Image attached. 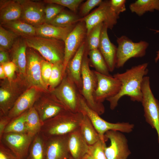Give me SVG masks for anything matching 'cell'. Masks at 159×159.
<instances>
[{
    "instance_id": "obj_1",
    "label": "cell",
    "mask_w": 159,
    "mask_h": 159,
    "mask_svg": "<svg viewBox=\"0 0 159 159\" xmlns=\"http://www.w3.org/2000/svg\"><path fill=\"white\" fill-rule=\"evenodd\" d=\"M148 63L133 66L122 73H117L113 76L121 82L118 93L106 100L110 103V109L113 110L118 105L119 100L124 96L129 97L131 101L141 102L142 93L141 86L144 77L147 74Z\"/></svg>"
},
{
    "instance_id": "obj_2",
    "label": "cell",
    "mask_w": 159,
    "mask_h": 159,
    "mask_svg": "<svg viewBox=\"0 0 159 159\" xmlns=\"http://www.w3.org/2000/svg\"><path fill=\"white\" fill-rule=\"evenodd\" d=\"M83 115L81 110L75 112L65 110L44 122L40 132L45 139L67 134L80 127Z\"/></svg>"
},
{
    "instance_id": "obj_3",
    "label": "cell",
    "mask_w": 159,
    "mask_h": 159,
    "mask_svg": "<svg viewBox=\"0 0 159 159\" xmlns=\"http://www.w3.org/2000/svg\"><path fill=\"white\" fill-rule=\"evenodd\" d=\"M24 38L28 47L38 51L46 61L53 64L63 63L64 53L63 41L37 36Z\"/></svg>"
},
{
    "instance_id": "obj_4",
    "label": "cell",
    "mask_w": 159,
    "mask_h": 159,
    "mask_svg": "<svg viewBox=\"0 0 159 159\" xmlns=\"http://www.w3.org/2000/svg\"><path fill=\"white\" fill-rule=\"evenodd\" d=\"M89 51L87 46L82 65V87L79 92L88 106L100 115L104 112L105 109L102 103L97 102L95 98L97 80L94 71H92L89 67L90 61L88 57Z\"/></svg>"
},
{
    "instance_id": "obj_5",
    "label": "cell",
    "mask_w": 159,
    "mask_h": 159,
    "mask_svg": "<svg viewBox=\"0 0 159 159\" xmlns=\"http://www.w3.org/2000/svg\"><path fill=\"white\" fill-rule=\"evenodd\" d=\"M79 99L80 110L83 111L89 118L102 141L105 142L106 139L105 134L109 130H116L127 133L132 131L134 124L127 122L112 123L107 122L101 118L99 115L88 106L80 93Z\"/></svg>"
},
{
    "instance_id": "obj_6",
    "label": "cell",
    "mask_w": 159,
    "mask_h": 159,
    "mask_svg": "<svg viewBox=\"0 0 159 159\" xmlns=\"http://www.w3.org/2000/svg\"><path fill=\"white\" fill-rule=\"evenodd\" d=\"M116 67H122L125 63L132 58H140L146 54L149 44L147 42L140 41L133 42L125 35L117 37Z\"/></svg>"
},
{
    "instance_id": "obj_7",
    "label": "cell",
    "mask_w": 159,
    "mask_h": 159,
    "mask_svg": "<svg viewBox=\"0 0 159 159\" xmlns=\"http://www.w3.org/2000/svg\"><path fill=\"white\" fill-rule=\"evenodd\" d=\"M143 108L146 122L156 130L159 143V102L153 95L150 86V78L145 76L141 86Z\"/></svg>"
},
{
    "instance_id": "obj_8",
    "label": "cell",
    "mask_w": 159,
    "mask_h": 159,
    "mask_svg": "<svg viewBox=\"0 0 159 159\" xmlns=\"http://www.w3.org/2000/svg\"><path fill=\"white\" fill-rule=\"evenodd\" d=\"M119 17L111 8L109 1L105 0L102 1L98 7L91 13L81 18L79 21L85 23L87 35L93 27L101 23L105 24L108 29H112Z\"/></svg>"
},
{
    "instance_id": "obj_9",
    "label": "cell",
    "mask_w": 159,
    "mask_h": 159,
    "mask_svg": "<svg viewBox=\"0 0 159 159\" xmlns=\"http://www.w3.org/2000/svg\"><path fill=\"white\" fill-rule=\"evenodd\" d=\"M74 83L66 73L59 85L52 90L53 95L69 110L74 112L80 111L79 95Z\"/></svg>"
},
{
    "instance_id": "obj_10",
    "label": "cell",
    "mask_w": 159,
    "mask_h": 159,
    "mask_svg": "<svg viewBox=\"0 0 159 159\" xmlns=\"http://www.w3.org/2000/svg\"><path fill=\"white\" fill-rule=\"evenodd\" d=\"M104 136L110 141V145H104L105 153L107 159H127L130 154L127 140L122 132L110 130L106 132Z\"/></svg>"
},
{
    "instance_id": "obj_11",
    "label": "cell",
    "mask_w": 159,
    "mask_h": 159,
    "mask_svg": "<svg viewBox=\"0 0 159 159\" xmlns=\"http://www.w3.org/2000/svg\"><path fill=\"white\" fill-rule=\"evenodd\" d=\"M87 37L85 23L79 21L68 35L64 42V53L63 62V73H65L67 66Z\"/></svg>"
},
{
    "instance_id": "obj_12",
    "label": "cell",
    "mask_w": 159,
    "mask_h": 159,
    "mask_svg": "<svg viewBox=\"0 0 159 159\" xmlns=\"http://www.w3.org/2000/svg\"><path fill=\"white\" fill-rule=\"evenodd\" d=\"M94 72L97 80V86L95 93V98L98 102L102 103L105 100L115 95L120 91L121 82L110 75L101 74L96 71Z\"/></svg>"
},
{
    "instance_id": "obj_13",
    "label": "cell",
    "mask_w": 159,
    "mask_h": 159,
    "mask_svg": "<svg viewBox=\"0 0 159 159\" xmlns=\"http://www.w3.org/2000/svg\"><path fill=\"white\" fill-rule=\"evenodd\" d=\"M34 137L27 133L10 132L4 133L1 139L17 159H23L27 154Z\"/></svg>"
},
{
    "instance_id": "obj_14",
    "label": "cell",
    "mask_w": 159,
    "mask_h": 159,
    "mask_svg": "<svg viewBox=\"0 0 159 159\" xmlns=\"http://www.w3.org/2000/svg\"><path fill=\"white\" fill-rule=\"evenodd\" d=\"M22 10L21 20L33 26L36 27L45 23L43 3L30 0H18Z\"/></svg>"
},
{
    "instance_id": "obj_15",
    "label": "cell",
    "mask_w": 159,
    "mask_h": 159,
    "mask_svg": "<svg viewBox=\"0 0 159 159\" xmlns=\"http://www.w3.org/2000/svg\"><path fill=\"white\" fill-rule=\"evenodd\" d=\"M68 134L54 136L45 141V159H69Z\"/></svg>"
},
{
    "instance_id": "obj_16",
    "label": "cell",
    "mask_w": 159,
    "mask_h": 159,
    "mask_svg": "<svg viewBox=\"0 0 159 159\" xmlns=\"http://www.w3.org/2000/svg\"><path fill=\"white\" fill-rule=\"evenodd\" d=\"M26 77L28 81L33 87L47 90V87L43 82L41 76L42 59L32 48L26 50Z\"/></svg>"
},
{
    "instance_id": "obj_17",
    "label": "cell",
    "mask_w": 159,
    "mask_h": 159,
    "mask_svg": "<svg viewBox=\"0 0 159 159\" xmlns=\"http://www.w3.org/2000/svg\"><path fill=\"white\" fill-rule=\"evenodd\" d=\"M108 29L103 23L98 49L103 57L109 71L112 72L116 67L117 47L110 40Z\"/></svg>"
},
{
    "instance_id": "obj_18",
    "label": "cell",
    "mask_w": 159,
    "mask_h": 159,
    "mask_svg": "<svg viewBox=\"0 0 159 159\" xmlns=\"http://www.w3.org/2000/svg\"><path fill=\"white\" fill-rule=\"evenodd\" d=\"M86 47L85 40L69 62L66 70V74L73 82L79 91L82 87V65Z\"/></svg>"
},
{
    "instance_id": "obj_19",
    "label": "cell",
    "mask_w": 159,
    "mask_h": 159,
    "mask_svg": "<svg viewBox=\"0 0 159 159\" xmlns=\"http://www.w3.org/2000/svg\"><path fill=\"white\" fill-rule=\"evenodd\" d=\"M34 106L38 114L42 124L62 112L69 109L54 96L52 99L36 103Z\"/></svg>"
},
{
    "instance_id": "obj_20",
    "label": "cell",
    "mask_w": 159,
    "mask_h": 159,
    "mask_svg": "<svg viewBox=\"0 0 159 159\" xmlns=\"http://www.w3.org/2000/svg\"><path fill=\"white\" fill-rule=\"evenodd\" d=\"M36 88L32 87L19 97L8 112V117L11 120L14 118L33 106L37 97Z\"/></svg>"
},
{
    "instance_id": "obj_21",
    "label": "cell",
    "mask_w": 159,
    "mask_h": 159,
    "mask_svg": "<svg viewBox=\"0 0 159 159\" xmlns=\"http://www.w3.org/2000/svg\"><path fill=\"white\" fill-rule=\"evenodd\" d=\"M68 147L71 156L74 159H84L89 145L82 135L80 127L68 134Z\"/></svg>"
},
{
    "instance_id": "obj_22",
    "label": "cell",
    "mask_w": 159,
    "mask_h": 159,
    "mask_svg": "<svg viewBox=\"0 0 159 159\" xmlns=\"http://www.w3.org/2000/svg\"><path fill=\"white\" fill-rule=\"evenodd\" d=\"M76 24L69 26L61 27L44 23L35 27L36 36L64 42Z\"/></svg>"
},
{
    "instance_id": "obj_23",
    "label": "cell",
    "mask_w": 159,
    "mask_h": 159,
    "mask_svg": "<svg viewBox=\"0 0 159 159\" xmlns=\"http://www.w3.org/2000/svg\"><path fill=\"white\" fill-rule=\"evenodd\" d=\"M21 13V7L18 0H0V25L20 19Z\"/></svg>"
},
{
    "instance_id": "obj_24",
    "label": "cell",
    "mask_w": 159,
    "mask_h": 159,
    "mask_svg": "<svg viewBox=\"0 0 159 159\" xmlns=\"http://www.w3.org/2000/svg\"><path fill=\"white\" fill-rule=\"evenodd\" d=\"M27 46L24 39L18 38L11 49L12 62L16 65V70L21 74L26 77V48Z\"/></svg>"
},
{
    "instance_id": "obj_25",
    "label": "cell",
    "mask_w": 159,
    "mask_h": 159,
    "mask_svg": "<svg viewBox=\"0 0 159 159\" xmlns=\"http://www.w3.org/2000/svg\"><path fill=\"white\" fill-rule=\"evenodd\" d=\"M15 90L10 85H4L0 89V108L1 114L7 116L17 98Z\"/></svg>"
},
{
    "instance_id": "obj_26",
    "label": "cell",
    "mask_w": 159,
    "mask_h": 159,
    "mask_svg": "<svg viewBox=\"0 0 159 159\" xmlns=\"http://www.w3.org/2000/svg\"><path fill=\"white\" fill-rule=\"evenodd\" d=\"M23 38L36 36V27L21 20L1 25Z\"/></svg>"
},
{
    "instance_id": "obj_27",
    "label": "cell",
    "mask_w": 159,
    "mask_h": 159,
    "mask_svg": "<svg viewBox=\"0 0 159 159\" xmlns=\"http://www.w3.org/2000/svg\"><path fill=\"white\" fill-rule=\"evenodd\" d=\"M82 111L84 115L80 126V130L88 144L92 145L100 140V137L89 118Z\"/></svg>"
},
{
    "instance_id": "obj_28",
    "label": "cell",
    "mask_w": 159,
    "mask_h": 159,
    "mask_svg": "<svg viewBox=\"0 0 159 159\" xmlns=\"http://www.w3.org/2000/svg\"><path fill=\"white\" fill-rule=\"evenodd\" d=\"M131 12L141 16L148 12L159 11V0H137L129 6Z\"/></svg>"
},
{
    "instance_id": "obj_29",
    "label": "cell",
    "mask_w": 159,
    "mask_h": 159,
    "mask_svg": "<svg viewBox=\"0 0 159 159\" xmlns=\"http://www.w3.org/2000/svg\"><path fill=\"white\" fill-rule=\"evenodd\" d=\"M26 123L27 134L34 137L40 132L42 123L34 106L27 111Z\"/></svg>"
},
{
    "instance_id": "obj_30",
    "label": "cell",
    "mask_w": 159,
    "mask_h": 159,
    "mask_svg": "<svg viewBox=\"0 0 159 159\" xmlns=\"http://www.w3.org/2000/svg\"><path fill=\"white\" fill-rule=\"evenodd\" d=\"M81 18L76 14L64 10L48 24L59 27H67L76 24Z\"/></svg>"
},
{
    "instance_id": "obj_31",
    "label": "cell",
    "mask_w": 159,
    "mask_h": 159,
    "mask_svg": "<svg viewBox=\"0 0 159 159\" xmlns=\"http://www.w3.org/2000/svg\"><path fill=\"white\" fill-rule=\"evenodd\" d=\"M45 140L40 132L35 136L31 145L28 159H45Z\"/></svg>"
},
{
    "instance_id": "obj_32",
    "label": "cell",
    "mask_w": 159,
    "mask_h": 159,
    "mask_svg": "<svg viewBox=\"0 0 159 159\" xmlns=\"http://www.w3.org/2000/svg\"><path fill=\"white\" fill-rule=\"evenodd\" d=\"M89 61L96 71L101 74L110 75L109 70L105 59L98 49L89 50Z\"/></svg>"
},
{
    "instance_id": "obj_33",
    "label": "cell",
    "mask_w": 159,
    "mask_h": 159,
    "mask_svg": "<svg viewBox=\"0 0 159 159\" xmlns=\"http://www.w3.org/2000/svg\"><path fill=\"white\" fill-rule=\"evenodd\" d=\"M27 110L12 119L6 127L4 133L10 132L27 133L26 117Z\"/></svg>"
},
{
    "instance_id": "obj_34",
    "label": "cell",
    "mask_w": 159,
    "mask_h": 159,
    "mask_svg": "<svg viewBox=\"0 0 159 159\" xmlns=\"http://www.w3.org/2000/svg\"><path fill=\"white\" fill-rule=\"evenodd\" d=\"M19 37L2 26H0V50H10Z\"/></svg>"
},
{
    "instance_id": "obj_35",
    "label": "cell",
    "mask_w": 159,
    "mask_h": 159,
    "mask_svg": "<svg viewBox=\"0 0 159 159\" xmlns=\"http://www.w3.org/2000/svg\"><path fill=\"white\" fill-rule=\"evenodd\" d=\"M103 23L95 26L87 35L86 43L89 50L98 49Z\"/></svg>"
},
{
    "instance_id": "obj_36",
    "label": "cell",
    "mask_w": 159,
    "mask_h": 159,
    "mask_svg": "<svg viewBox=\"0 0 159 159\" xmlns=\"http://www.w3.org/2000/svg\"><path fill=\"white\" fill-rule=\"evenodd\" d=\"M64 75L63 63L53 64L52 72L48 85L52 90L60 84Z\"/></svg>"
},
{
    "instance_id": "obj_37",
    "label": "cell",
    "mask_w": 159,
    "mask_h": 159,
    "mask_svg": "<svg viewBox=\"0 0 159 159\" xmlns=\"http://www.w3.org/2000/svg\"><path fill=\"white\" fill-rule=\"evenodd\" d=\"M105 143L100 140L94 144L89 145L88 152L84 159H107L104 148Z\"/></svg>"
},
{
    "instance_id": "obj_38",
    "label": "cell",
    "mask_w": 159,
    "mask_h": 159,
    "mask_svg": "<svg viewBox=\"0 0 159 159\" xmlns=\"http://www.w3.org/2000/svg\"><path fill=\"white\" fill-rule=\"evenodd\" d=\"M64 7L56 4H48L44 9L45 23L48 24L64 9Z\"/></svg>"
},
{
    "instance_id": "obj_39",
    "label": "cell",
    "mask_w": 159,
    "mask_h": 159,
    "mask_svg": "<svg viewBox=\"0 0 159 159\" xmlns=\"http://www.w3.org/2000/svg\"><path fill=\"white\" fill-rule=\"evenodd\" d=\"M83 0H44L43 2L47 4H54L66 7L72 12L76 14L78 8L83 1Z\"/></svg>"
},
{
    "instance_id": "obj_40",
    "label": "cell",
    "mask_w": 159,
    "mask_h": 159,
    "mask_svg": "<svg viewBox=\"0 0 159 159\" xmlns=\"http://www.w3.org/2000/svg\"><path fill=\"white\" fill-rule=\"evenodd\" d=\"M53 64L48 61L42 59L41 62V73L42 80L47 87L51 74Z\"/></svg>"
},
{
    "instance_id": "obj_41",
    "label": "cell",
    "mask_w": 159,
    "mask_h": 159,
    "mask_svg": "<svg viewBox=\"0 0 159 159\" xmlns=\"http://www.w3.org/2000/svg\"><path fill=\"white\" fill-rule=\"evenodd\" d=\"M102 0H87L83 3L80 7V15L85 17L96 6H99L102 2Z\"/></svg>"
},
{
    "instance_id": "obj_42",
    "label": "cell",
    "mask_w": 159,
    "mask_h": 159,
    "mask_svg": "<svg viewBox=\"0 0 159 159\" xmlns=\"http://www.w3.org/2000/svg\"><path fill=\"white\" fill-rule=\"evenodd\" d=\"M109 1L111 8L117 15L126 11V0H110Z\"/></svg>"
},
{
    "instance_id": "obj_43",
    "label": "cell",
    "mask_w": 159,
    "mask_h": 159,
    "mask_svg": "<svg viewBox=\"0 0 159 159\" xmlns=\"http://www.w3.org/2000/svg\"><path fill=\"white\" fill-rule=\"evenodd\" d=\"M1 65L2 66L6 77L11 81L13 78L15 71L16 70V65L12 61H10Z\"/></svg>"
},
{
    "instance_id": "obj_44",
    "label": "cell",
    "mask_w": 159,
    "mask_h": 159,
    "mask_svg": "<svg viewBox=\"0 0 159 159\" xmlns=\"http://www.w3.org/2000/svg\"><path fill=\"white\" fill-rule=\"evenodd\" d=\"M11 119L7 116H4L1 117L0 120V138L1 139L4 134L5 129L11 121Z\"/></svg>"
},
{
    "instance_id": "obj_45",
    "label": "cell",
    "mask_w": 159,
    "mask_h": 159,
    "mask_svg": "<svg viewBox=\"0 0 159 159\" xmlns=\"http://www.w3.org/2000/svg\"><path fill=\"white\" fill-rule=\"evenodd\" d=\"M15 157L14 154L5 149L1 144L0 159H14Z\"/></svg>"
},
{
    "instance_id": "obj_46",
    "label": "cell",
    "mask_w": 159,
    "mask_h": 159,
    "mask_svg": "<svg viewBox=\"0 0 159 159\" xmlns=\"http://www.w3.org/2000/svg\"><path fill=\"white\" fill-rule=\"evenodd\" d=\"M10 62L8 53L7 51L0 50V65Z\"/></svg>"
},
{
    "instance_id": "obj_47",
    "label": "cell",
    "mask_w": 159,
    "mask_h": 159,
    "mask_svg": "<svg viewBox=\"0 0 159 159\" xmlns=\"http://www.w3.org/2000/svg\"><path fill=\"white\" fill-rule=\"evenodd\" d=\"M6 77L5 73L1 65L0 66V78L1 79H4Z\"/></svg>"
},
{
    "instance_id": "obj_48",
    "label": "cell",
    "mask_w": 159,
    "mask_h": 159,
    "mask_svg": "<svg viewBox=\"0 0 159 159\" xmlns=\"http://www.w3.org/2000/svg\"><path fill=\"white\" fill-rule=\"evenodd\" d=\"M156 56L155 59V61L156 63L159 59V50L156 52Z\"/></svg>"
},
{
    "instance_id": "obj_49",
    "label": "cell",
    "mask_w": 159,
    "mask_h": 159,
    "mask_svg": "<svg viewBox=\"0 0 159 159\" xmlns=\"http://www.w3.org/2000/svg\"><path fill=\"white\" fill-rule=\"evenodd\" d=\"M152 31H153L155 32V33H159V30H156L154 29H150Z\"/></svg>"
},
{
    "instance_id": "obj_50",
    "label": "cell",
    "mask_w": 159,
    "mask_h": 159,
    "mask_svg": "<svg viewBox=\"0 0 159 159\" xmlns=\"http://www.w3.org/2000/svg\"><path fill=\"white\" fill-rule=\"evenodd\" d=\"M69 159H73L71 156V157Z\"/></svg>"
},
{
    "instance_id": "obj_51",
    "label": "cell",
    "mask_w": 159,
    "mask_h": 159,
    "mask_svg": "<svg viewBox=\"0 0 159 159\" xmlns=\"http://www.w3.org/2000/svg\"><path fill=\"white\" fill-rule=\"evenodd\" d=\"M14 159H17V158L15 157Z\"/></svg>"
}]
</instances>
